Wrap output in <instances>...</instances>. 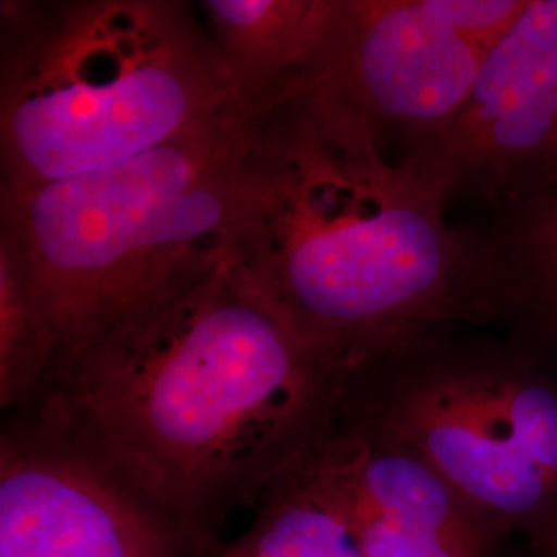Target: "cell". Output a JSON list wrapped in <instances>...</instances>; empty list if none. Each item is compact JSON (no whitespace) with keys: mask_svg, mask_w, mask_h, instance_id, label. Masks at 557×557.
I'll return each mask as SVG.
<instances>
[{"mask_svg":"<svg viewBox=\"0 0 557 557\" xmlns=\"http://www.w3.org/2000/svg\"><path fill=\"white\" fill-rule=\"evenodd\" d=\"M252 524L223 557H363L345 517L296 462L262 496Z\"/></svg>","mask_w":557,"mask_h":557,"instance_id":"cell-11","label":"cell"},{"mask_svg":"<svg viewBox=\"0 0 557 557\" xmlns=\"http://www.w3.org/2000/svg\"><path fill=\"white\" fill-rule=\"evenodd\" d=\"M236 108L188 2L0 4V193L133 160Z\"/></svg>","mask_w":557,"mask_h":557,"instance_id":"cell-3","label":"cell"},{"mask_svg":"<svg viewBox=\"0 0 557 557\" xmlns=\"http://www.w3.org/2000/svg\"><path fill=\"white\" fill-rule=\"evenodd\" d=\"M398 161L448 207L502 209L557 184V0H527L478 81L434 137Z\"/></svg>","mask_w":557,"mask_h":557,"instance_id":"cell-7","label":"cell"},{"mask_svg":"<svg viewBox=\"0 0 557 557\" xmlns=\"http://www.w3.org/2000/svg\"><path fill=\"white\" fill-rule=\"evenodd\" d=\"M248 126L236 108L133 160L0 193V236L57 326L60 359L220 250Z\"/></svg>","mask_w":557,"mask_h":557,"instance_id":"cell-4","label":"cell"},{"mask_svg":"<svg viewBox=\"0 0 557 557\" xmlns=\"http://www.w3.org/2000/svg\"><path fill=\"white\" fill-rule=\"evenodd\" d=\"M205 549L36 409L0 434V557H195Z\"/></svg>","mask_w":557,"mask_h":557,"instance_id":"cell-8","label":"cell"},{"mask_svg":"<svg viewBox=\"0 0 557 557\" xmlns=\"http://www.w3.org/2000/svg\"><path fill=\"white\" fill-rule=\"evenodd\" d=\"M335 0H207V29L236 98L252 112L298 77L319 50Z\"/></svg>","mask_w":557,"mask_h":557,"instance_id":"cell-9","label":"cell"},{"mask_svg":"<svg viewBox=\"0 0 557 557\" xmlns=\"http://www.w3.org/2000/svg\"><path fill=\"white\" fill-rule=\"evenodd\" d=\"M195 557H223L221 556L220 545L218 547H213V549H209V552H205V554H199V556Z\"/></svg>","mask_w":557,"mask_h":557,"instance_id":"cell-14","label":"cell"},{"mask_svg":"<svg viewBox=\"0 0 557 557\" xmlns=\"http://www.w3.org/2000/svg\"><path fill=\"white\" fill-rule=\"evenodd\" d=\"M524 7L527 0H335L317 54L277 96L319 103L388 156L398 147L400 158L457 116L490 48Z\"/></svg>","mask_w":557,"mask_h":557,"instance_id":"cell-6","label":"cell"},{"mask_svg":"<svg viewBox=\"0 0 557 557\" xmlns=\"http://www.w3.org/2000/svg\"><path fill=\"white\" fill-rule=\"evenodd\" d=\"M345 379L220 248L69 351L23 409L213 549L333 430Z\"/></svg>","mask_w":557,"mask_h":557,"instance_id":"cell-1","label":"cell"},{"mask_svg":"<svg viewBox=\"0 0 557 557\" xmlns=\"http://www.w3.org/2000/svg\"><path fill=\"white\" fill-rule=\"evenodd\" d=\"M62 356L57 326L11 239L0 236V405L20 411L40 397Z\"/></svg>","mask_w":557,"mask_h":557,"instance_id":"cell-12","label":"cell"},{"mask_svg":"<svg viewBox=\"0 0 557 557\" xmlns=\"http://www.w3.org/2000/svg\"><path fill=\"white\" fill-rule=\"evenodd\" d=\"M524 557H557V527L541 537L527 541Z\"/></svg>","mask_w":557,"mask_h":557,"instance_id":"cell-13","label":"cell"},{"mask_svg":"<svg viewBox=\"0 0 557 557\" xmlns=\"http://www.w3.org/2000/svg\"><path fill=\"white\" fill-rule=\"evenodd\" d=\"M498 211L485 236L504 278L508 322H524L557 345V184Z\"/></svg>","mask_w":557,"mask_h":557,"instance_id":"cell-10","label":"cell"},{"mask_svg":"<svg viewBox=\"0 0 557 557\" xmlns=\"http://www.w3.org/2000/svg\"><path fill=\"white\" fill-rule=\"evenodd\" d=\"M250 114L221 252L347 374L460 326L508 322L485 234L349 122L296 94Z\"/></svg>","mask_w":557,"mask_h":557,"instance_id":"cell-2","label":"cell"},{"mask_svg":"<svg viewBox=\"0 0 557 557\" xmlns=\"http://www.w3.org/2000/svg\"><path fill=\"white\" fill-rule=\"evenodd\" d=\"M547 368L490 338L450 333L347 374L338 418L418 453L499 537L557 527V490L533 442Z\"/></svg>","mask_w":557,"mask_h":557,"instance_id":"cell-5","label":"cell"}]
</instances>
